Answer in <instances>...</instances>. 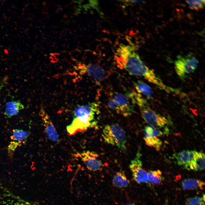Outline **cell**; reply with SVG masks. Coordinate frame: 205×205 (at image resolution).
Instances as JSON below:
<instances>
[{
	"instance_id": "10",
	"label": "cell",
	"mask_w": 205,
	"mask_h": 205,
	"mask_svg": "<svg viewBox=\"0 0 205 205\" xmlns=\"http://www.w3.org/2000/svg\"><path fill=\"white\" fill-rule=\"evenodd\" d=\"M39 114L45 132L48 138L54 142H59L58 134L50 116L43 109L40 110Z\"/></svg>"
},
{
	"instance_id": "21",
	"label": "cell",
	"mask_w": 205,
	"mask_h": 205,
	"mask_svg": "<svg viewBox=\"0 0 205 205\" xmlns=\"http://www.w3.org/2000/svg\"><path fill=\"white\" fill-rule=\"evenodd\" d=\"M145 136L156 137L163 134L162 132L157 129L150 126H146L145 128Z\"/></svg>"
},
{
	"instance_id": "15",
	"label": "cell",
	"mask_w": 205,
	"mask_h": 205,
	"mask_svg": "<svg viewBox=\"0 0 205 205\" xmlns=\"http://www.w3.org/2000/svg\"><path fill=\"white\" fill-rule=\"evenodd\" d=\"M138 93L142 94L149 99L152 98V91L148 85L141 80H138L134 84Z\"/></svg>"
},
{
	"instance_id": "12",
	"label": "cell",
	"mask_w": 205,
	"mask_h": 205,
	"mask_svg": "<svg viewBox=\"0 0 205 205\" xmlns=\"http://www.w3.org/2000/svg\"><path fill=\"white\" fill-rule=\"evenodd\" d=\"M193 155V151L184 150L177 154L175 157L179 165L190 170V165Z\"/></svg>"
},
{
	"instance_id": "24",
	"label": "cell",
	"mask_w": 205,
	"mask_h": 205,
	"mask_svg": "<svg viewBox=\"0 0 205 205\" xmlns=\"http://www.w3.org/2000/svg\"><path fill=\"white\" fill-rule=\"evenodd\" d=\"M8 77L7 76L4 77L0 82V99L1 90L6 84L8 80Z\"/></svg>"
},
{
	"instance_id": "18",
	"label": "cell",
	"mask_w": 205,
	"mask_h": 205,
	"mask_svg": "<svg viewBox=\"0 0 205 205\" xmlns=\"http://www.w3.org/2000/svg\"><path fill=\"white\" fill-rule=\"evenodd\" d=\"M29 135L28 132L22 130L15 129L13 130L11 139L15 141L23 142Z\"/></svg>"
},
{
	"instance_id": "3",
	"label": "cell",
	"mask_w": 205,
	"mask_h": 205,
	"mask_svg": "<svg viewBox=\"0 0 205 205\" xmlns=\"http://www.w3.org/2000/svg\"><path fill=\"white\" fill-rule=\"evenodd\" d=\"M132 103L139 107L142 116L146 123L151 126L163 127L169 123L164 116L157 114L149 106L147 101L139 93L135 91L128 94Z\"/></svg>"
},
{
	"instance_id": "20",
	"label": "cell",
	"mask_w": 205,
	"mask_h": 205,
	"mask_svg": "<svg viewBox=\"0 0 205 205\" xmlns=\"http://www.w3.org/2000/svg\"><path fill=\"white\" fill-rule=\"evenodd\" d=\"M186 1L190 8L195 10L202 9L205 4V0H187Z\"/></svg>"
},
{
	"instance_id": "6",
	"label": "cell",
	"mask_w": 205,
	"mask_h": 205,
	"mask_svg": "<svg viewBox=\"0 0 205 205\" xmlns=\"http://www.w3.org/2000/svg\"><path fill=\"white\" fill-rule=\"evenodd\" d=\"M108 106L110 109L125 116H128L134 112V109L128 97L119 93H110Z\"/></svg>"
},
{
	"instance_id": "25",
	"label": "cell",
	"mask_w": 205,
	"mask_h": 205,
	"mask_svg": "<svg viewBox=\"0 0 205 205\" xmlns=\"http://www.w3.org/2000/svg\"><path fill=\"white\" fill-rule=\"evenodd\" d=\"M7 205H29L27 204L24 203L22 202H16L14 203L9 204Z\"/></svg>"
},
{
	"instance_id": "13",
	"label": "cell",
	"mask_w": 205,
	"mask_h": 205,
	"mask_svg": "<svg viewBox=\"0 0 205 205\" xmlns=\"http://www.w3.org/2000/svg\"><path fill=\"white\" fill-rule=\"evenodd\" d=\"M205 168V155L203 153L193 151V155L190 162V170H202Z\"/></svg>"
},
{
	"instance_id": "17",
	"label": "cell",
	"mask_w": 205,
	"mask_h": 205,
	"mask_svg": "<svg viewBox=\"0 0 205 205\" xmlns=\"http://www.w3.org/2000/svg\"><path fill=\"white\" fill-rule=\"evenodd\" d=\"M147 176L150 183L155 184H160L163 179L162 172L159 170L149 171Z\"/></svg>"
},
{
	"instance_id": "2",
	"label": "cell",
	"mask_w": 205,
	"mask_h": 205,
	"mask_svg": "<svg viewBox=\"0 0 205 205\" xmlns=\"http://www.w3.org/2000/svg\"><path fill=\"white\" fill-rule=\"evenodd\" d=\"M99 107L95 102L78 106L74 109V118L71 123L66 127L69 134L74 135L96 125L95 116L98 114Z\"/></svg>"
},
{
	"instance_id": "11",
	"label": "cell",
	"mask_w": 205,
	"mask_h": 205,
	"mask_svg": "<svg viewBox=\"0 0 205 205\" xmlns=\"http://www.w3.org/2000/svg\"><path fill=\"white\" fill-rule=\"evenodd\" d=\"M5 107L4 114L9 118L17 115L20 110L24 108V105L18 100L7 102L5 104Z\"/></svg>"
},
{
	"instance_id": "5",
	"label": "cell",
	"mask_w": 205,
	"mask_h": 205,
	"mask_svg": "<svg viewBox=\"0 0 205 205\" xmlns=\"http://www.w3.org/2000/svg\"><path fill=\"white\" fill-rule=\"evenodd\" d=\"M198 61L192 53L178 56L175 62L176 72L179 77L184 80L197 68Z\"/></svg>"
},
{
	"instance_id": "4",
	"label": "cell",
	"mask_w": 205,
	"mask_h": 205,
	"mask_svg": "<svg viewBox=\"0 0 205 205\" xmlns=\"http://www.w3.org/2000/svg\"><path fill=\"white\" fill-rule=\"evenodd\" d=\"M102 136L105 142L116 146L124 153L126 151V138L125 132L117 124H107L102 130Z\"/></svg>"
},
{
	"instance_id": "8",
	"label": "cell",
	"mask_w": 205,
	"mask_h": 205,
	"mask_svg": "<svg viewBox=\"0 0 205 205\" xmlns=\"http://www.w3.org/2000/svg\"><path fill=\"white\" fill-rule=\"evenodd\" d=\"M141 154L139 151L130 165V168L132 172L133 178L138 183H144L150 185L147 176V172L142 168L140 160Z\"/></svg>"
},
{
	"instance_id": "9",
	"label": "cell",
	"mask_w": 205,
	"mask_h": 205,
	"mask_svg": "<svg viewBox=\"0 0 205 205\" xmlns=\"http://www.w3.org/2000/svg\"><path fill=\"white\" fill-rule=\"evenodd\" d=\"M87 168L89 170L95 171L101 170L103 164L96 153L87 151L77 154Z\"/></svg>"
},
{
	"instance_id": "26",
	"label": "cell",
	"mask_w": 205,
	"mask_h": 205,
	"mask_svg": "<svg viewBox=\"0 0 205 205\" xmlns=\"http://www.w3.org/2000/svg\"><path fill=\"white\" fill-rule=\"evenodd\" d=\"M126 205H136L134 203H129L127 204H126Z\"/></svg>"
},
{
	"instance_id": "23",
	"label": "cell",
	"mask_w": 205,
	"mask_h": 205,
	"mask_svg": "<svg viewBox=\"0 0 205 205\" xmlns=\"http://www.w3.org/2000/svg\"><path fill=\"white\" fill-rule=\"evenodd\" d=\"M22 142L15 141L11 142L8 146V152L11 153L13 152L18 146H20Z\"/></svg>"
},
{
	"instance_id": "19",
	"label": "cell",
	"mask_w": 205,
	"mask_h": 205,
	"mask_svg": "<svg viewBox=\"0 0 205 205\" xmlns=\"http://www.w3.org/2000/svg\"><path fill=\"white\" fill-rule=\"evenodd\" d=\"M144 140L147 145L155 148L157 150L159 149L162 145V142L156 137L145 136Z\"/></svg>"
},
{
	"instance_id": "16",
	"label": "cell",
	"mask_w": 205,
	"mask_h": 205,
	"mask_svg": "<svg viewBox=\"0 0 205 205\" xmlns=\"http://www.w3.org/2000/svg\"><path fill=\"white\" fill-rule=\"evenodd\" d=\"M112 182L114 186L119 188H123L128 186L130 181L123 172L119 171L116 173L114 175Z\"/></svg>"
},
{
	"instance_id": "22",
	"label": "cell",
	"mask_w": 205,
	"mask_h": 205,
	"mask_svg": "<svg viewBox=\"0 0 205 205\" xmlns=\"http://www.w3.org/2000/svg\"><path fill=\"white\" fill-rule=\"evenodd\" d=\"M204 194L202 197L195 196L189 198L187 201L186 205H204Z\"/></svg>"
},
{
	"instance_id": "7",
	"label": "cell",
	"mask_w": 205,
	"mask_h": 205,
	"mask_svg": "<svg viewBox=\"0 0 205 205\" xmlns=\"http://www.w3.org/2000/svg\"><path fill=\"white\" fill-rule=\"evenodd\" d=\"M78 68L81 73L89 75L98 83L107 78L111 74L109 71L96 64H80Z\"/></svg>"
},
{
	"instance_id": "1",
	"label": "cell",
	"mask_w": 205,
	"mask_h": 205,
	"mask_svg": "<svg viewBox=\"0 0 205 205\" xmlns=\"http://www.w3.org/2000/svg\"><path fill=\"white\" fill-rule=\"evenodd\" d=\"M115 60L119 68L126 70L130 75L143 77L167 93L173 91V88L166 85L154 71L144 63L135 52L134 46L124 44L120 46Z\"/></svg>"
},
{
	"instance_id": "14",
	"label": "cell",
	"mask_w": 205,
	"mask_h": 205,
	"mask_svg": "<svg viewBox=\"0 0 205 205\" xmlns=\"http://www.w3.org/2000/svg\"><path fill=\"white\" fill-rule=\"evenodd\" d=\"M182 188L184 190L203 189L205 183L202 181L194 179L188 178L184 180L182 183Z\"/></svg>"
}]
</instances>
